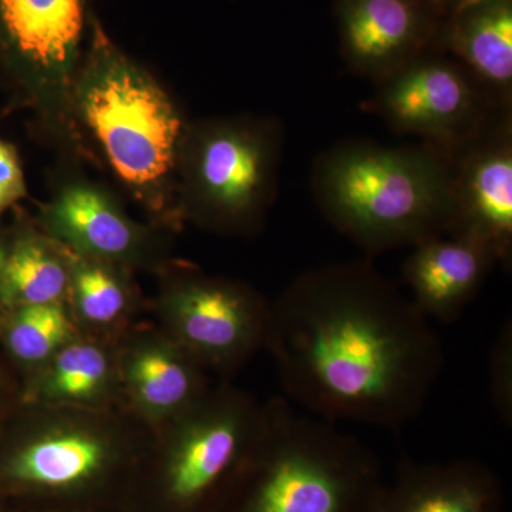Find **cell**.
Wrapping results in <instances>:
<instances>
[{"mask_svg":"<svg viewBox=\"0 0 512 512\" xmlns=\"http://www.w3.org/2000/svg\"><path fill=\"white\" fill-rule=\"evenodd\" d=\"M265 352L289 402L389 429L419 414L443 366L429 320L369 261L293 279L271 301Z\"/></svg>","mask_w":512,"mask_h":512,"instance_id":"1","label":"cell"},{"mask_svg":"<svg viewBox=\"0 0 512 512\" xmlns=\"http://www.w3.org/2000/svg\"><path fill=\"white\" fill-rule=\"evenodd\" d=\"M0 481L29 512H128L154 430L128 410L20 403Z\"/></svg>","mask_w":512,"mask_h":512,"instance_id":"2","label":"cell"},{"mask_svg":"<svg viewBox=\"0 0 512 512\" xmlns=\"http://www.w3.org/2000/svg\"><path fill=\"white\" fill-rule=\"evenodd\" d=\"M73 120L153 224L183 227L178 165L188 123L170 94L94 18L74 86Z\"/></svg>","mask_w":512,"mask_h":512,"instance_id":"3","label":"cell"},{"mask_svg":"<svg viewBox=\"0 0 512 512\" xmlns=\"http://www.w3.org/2000/svg\"><path fill=\"white\" fill-rule=\"evenodd\" d=\"M311 190L323 218L369 255L413 248L453 228L451 156L424 141H340L313 161Z\"/></svg>","mask_w":512,"mask_h":512,"instance_id":"4","label":"cell"},{"mask_svg":"<svg viewBox=\"0 0 512 512\" xmlns=\"http://www.w3.org/2000/svg\"><path fill=\"white\" fill-rule=\"evenodd\" d=\"M384 485L362 441L274 397L211 512H375Z\"/></svg>","mask_w":512,"mask_h":512,"instance_id":"5","label":"cell"},{"mask_svg":"<svg viewBox=\"0 0 512 512\" xmlns=\"http://www.w3.org/2000/svg\"><path fill=\"white\" fill-rule=\"evenodd\" d=\"M284 127L272 117L188 124L178 165L180 214L207 231L254 235L278 195Z\"/></svg>","mask_w":512,"mask_h":512,"instance_id":"6","label":"cell"},{"mask_svg":"<svg viewBox=\"0 0 512 512\" xmlns=\"http://www.w3.org/2000/svg\"><path fill=\"white\" fill-rule=\"evenodd\" d=\"M262 419V404L232 382L212 384L154 430L128 512H211Z\"/></svg>","mask_w":512,"mask_h":512,"instance_id":"7","label":"cell"},{"mask_svg":"<svg viewBox=\"0 0 512 512\" xmlns=\"http://www.w3.org/2000/svg\"><path fill=\"white\" fill-rule=\"evenodd\" d=\"M148 309L158 328L220 382L234 376L268 342L271 301L235 279L215 276L187 262L171 261L158 272Z\"/></svg>","mask_w":512,"mask_h":512,"instance_id":"8","label":"cell"},{"mask_svg":"<svg viewBox=\"0 0 512 512\" xmlns=\"http://www.w3.org/2000/svg\"><path fill=\"white\" fill-rule=\"evenodd\" d=\"M363 109L396 133L448 154L512 114L463 64L434 46L377 83Z\"/></svg>","mask_w":512,"mask_h":512,"instance_id":"9","label":"cell"},{"mask_svg":"<svg viewBox=\"0 0 512 512\" xmlns=\"http://www.w3.org/2000/svg\"><path fill=\"white\" fill-rule=\"evenodd\" d=\"M94 16L90 0H0V46L52 136L79 140L73 93Z\"/></svg>","mask_w":512,"mask_h":512,"instance_id":"10","label":"cell"},{"mask_svg":"<svg viewBox=\"0 0 512 512\" xmlns=\"http://www.w3.org/2000/svg\"><path fill=\"white\" fill-rule=\"evenodd\" d=\"M39 228L76 254L133 274L157 275L174 261L175 231L133 220L113 195L89 181L62 185L42 208Z\"/></svg>","mask_w":512,"mask_h":512,"instance_id":"11","label":"cell"},{"mask_svg":"<svg viewBox=\"0 0 512 512\" xmlns=\"http://www.w3.org/2000/svg\"><path fill=\"white\" fill-rule=\"evenodd\" d=\"M333 10L346 66L375 84L429 50L444 22L434 0H335Z\"/></svg>","mask_w":512,"mask_h":512,"instance_id":"12","label":"cell"},{"mask_svg":"<svg viewBox=\"0 0 512 512\" xmlns=\"http://www.w3.org/2000/svg\"><path fill=\"white\" fill-rule=\"evenodd\" d=\"M450 156L454 221L448 235L476 239L507 266L512 255V114Z\"/></svg>","mask_w":512,"mask_h":512,"instance_id":"13","label":"cell"},{"mask_svg":"<svg viewBox=\"0 0 512 512\" xmlns=\"http://www.w3.org/2000/svg\"><path fill=\"white\" fill-rule=\"evenodd\" d=\"M117 360L126 409L153 430L194 406L214 384L154 322L141 320L120 336Z\"/></svg>","mask_w":512,"mask_h":512,"instance_id":"14","label":"cell"},{"mask_svg":"<svg viewBox=\"0 0 512 512\" xmlns=\"http://www.w3.org/2000/svg\"><path fill=\"white\" fill-rule=\"evenodd\" d=\"M498 264L490 248L476 239L443 235L414 245L403 264L410 301L427 320L453 323L483 288Z\"/></svg>","mask_w":512,"mask_h":512,"instance_id":"15","label":"cell"},{"mask_svg":"<svg viewBox=\"0 0 512 512\" xmlns=\"http://www.w3.org/2000/svg\"><path fill=\"white\" fill-rule=\"evenodd\" d=\"M22 403L97 412L127 410L117 340L77 333L45 365L23 379Z\"/></svg>","mask_w":512,"mask_h":512,"instance_id":"16","label":"cell"},{"mask_svg":"<svg viewBox=\"0 0 512 512\" xmlns=\"http://www.w3.org/2000/svg\"><path fill=\"white\" fill-rule=\"evenodd\" d=\"M503 490L477 460L400 466L384 485L375 512H501Z\"/></svg>","mask_w":512,"mask_h":512,"instance_id":"17","label":"cell"},{"mask_svg":"<svg viewBox=\"0 0 512 512\" xmlns=\"http://www.w3.org/2000/svg\"><path fill=\"white\" fill-rule=\"evenodd\" d=\"M433 46L512 109V0H471L444 18Z\"/></svg>","mask_w":512,"mask_h":512,"instance_id":"18","label":"cell"},{"mask_svg":"<svg viewBox=\"0 0 512 512\" xmlns=\"http://www.w3.org/2000/svg\"><path fill=\"white\" fill-rule=\"evenodd\" d=\"M70 279L67 308L84 335L119 340L148 308L133 272L66 248Z\"/></svg>","mask_w":512,"mask_h":512,"instance_id":"19","label":"cell"},{"mask_svg":"<svg viewBox=\"0 0 512 512\" xmlns=\"http://www.w3.org/2000/svg\"><path fill=\"white\" fill-rule=\"evenodd\" d=\"M70 266L66 248L42 229L20 234L6 249L0 276V309L66 302Z\"/></svg>","mask_w":512,"mask_h":512,"instance_id":"20","label":"cell"},{"mask_svg":"<svg viewBox=\"0 0 512 512\" xmlns=\"http://www.w3.org/2000/svg\"><path fill=\"white\" fill-rule=\"evenodd\" d=\"M2 342L23 379L79 333L66 302L20 306L3 312Z\"/></svg>","mask_w":512,"mask_h":512,"instance_id":"21","label":"cell"},{"mask_svg":"<svg viewBox=\"0 0 512 512\" xmlns=\"http://www.w3.org/2000/svg\"><path fill=\"white\" fill-rule=\"evenodd\" d=\"M493 392L497 410L511 420V329H504L494 350Z\"/></svg>","mask_w":512,"mask_h":512,"instance_id":"22","label":"cell"},{"mask_svg":"<svg viewBox=\"0 0 512 512\" xmlns=\"http://www.w3.org/2000/svg\"><path fill=\"white\" fill-rule=\"evenodd\" d=\"M26 195L25 178L15 150L0 141V214Z\"/></svg>","mask_w":512,"mask_h":512,"instance_id":"23","label":"cell"},{"mask_svg":"<svg viewBox=\"0 0 512 512\" xmlns=\"http://www.w3.org/2000/svg\"><path fill=\"white\" fill-rule=\"evenodd\" d=\"M468 2H471V0H434L437 8H439L441 13H443L444 18L451 15V13L456 12L457 9H460L461 6L466 5Z\"/></svg>","mask_w":512,"mask_h":512,"instance_id":"24","label":"cell"},{"mask_svg":"<svg viewBox=\"0 0 512 512\" xmlns=\"http://www.w3.org/2000/svg\"><path fill=\"white\" fill-rule=\"evenodd\" d=\"M6 248L0 244V276H2L3 265H5Z\"/></svg>","mask_w":512,"mask_h":512,"instance_id":"25","label":"cell"},{"mask_svg":"<svg viewBox=\"0 0 512 512\" xmlns=\"http://www.w3.org/2000/svg\"><path fill=\"white\" fill-rule=\"evenodd\" d=\"M3 399H5V386H3L2 375H0V406H2Z\"/></svg>","mask_w":512,"mask_h":512,"instance_id":"26","label":"cell"}]
</instances>
